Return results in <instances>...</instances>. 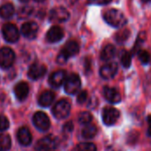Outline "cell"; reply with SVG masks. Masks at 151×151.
Wrapping results in <instances>:
<instances>
[{
    "label": "cell",
    "mask_w": 151,
    "mask_h": 151,
    "mask_svg": "<svg viewBox=\"0 0 151 151\" xmlns=\"http://www.w3.org/2000/svg\"><path fill=\"white\" fill-rule=\"evenodd\" d=\"M104 20L114 27H122L127 23L125 14L118 9H110L104 14Z\"/></svg>",
    "instance_id": "obj_1"
},
{
    "label": "cell",
    "mask_w": 151,
    "mask_h": 151,
    "mask_svg": "<svg viewBox=\"0 0 151 151\" xmlns=\"http://www.w3.org/2000/svg\"><path fill=\"white\" fill-rule=\"evenodd\" d=\"M80 46L75 41H69L65 43L61 52L58 54L57 58V62L58 64H65L67 59L71 57H73L79 53Z\"/></svg>",
    "instance_id": "obj_2"
},
{
    "label": "cell",
    "mask_w": 151,
    "mask_h": 151,
    "mask_svg": "<svg viewBox=\"0 0 151 151\" xmlns=\"http://www.w3.org/2000/svg\"><path fill=\"white\" fill-rule=\"evenodd\" d=\"M70 111H71L70 103L65 99H62L54 105L52 109V113L55 118L58 119H63L69 115Z\"/></svg>",
    "instance_id": "obj_3"
},
{
    "label": "cell",
    "mask_w": 151,
    "mask_h": 151,
    "mask_svg": "<svg viewBox=\"0 0 151 151\" xmlns=\"http://www.w3.org/2000/svg\"><path fill=\"white\" fill-rule=\"evenodd\" d=\"M81 86V81L78 74L72 73L69 75L65 81V91L69 95L76 94Z\"/></svg>",
    "instance_id": "obj_4"
},
{
    "label": "cell",
    "mask_w": 151,
    "mask_h": 151,
    "mask_svg": "<svg viewBox=\"0 0 151 151\" xmlns=\"http://www.w3.org/2000/svg\"><path fill=\"white\" fill-rule=\"evenodd\" d=\"M15 60V54L13 50L8 47L0 49V67L9 68L12 65Z\"/></svg>",
    "instance_id": "obj_5"
},
{
    "label": "cell",
    "mask_w": 151,
    "mask_h": 151,
    "mask_svg": "<svg viewBox=\"0 0 151 151\" xmlns=\"http://www.w3.org/2000/svg\"><path fill=\"white\" fill-rule=\"evenodd\" d=\"M2 34L4 40L8 42H15L19 40V33L15 25L7 23L2 27Z\"/></svg>",
    "instance_id": "obj_6"
},
{
    "label": "cell",
    "mask_w": 151,
    "mask_h": 151,
    "mask_svg": "<svg viewBox=\"0 0 151 151\" xmlns=\"http://www.w3.org/2000/svg\"><path fill=\"white\" fill-rule=\"evenodd\" d=\"M120 117V112L112 107L104 108L102 113V119L106 126H113L119 120Z\"/></svg>",
    "instance_id": "obj_7"
},
{
    "label": "cell",
    "mask_w": 151,
    "mask_h": 151,
    "mask_svg": "<svg viewBox=\"0 0 151 151\" xmlns=\"http://www.w3.org/2000/svg\"><path fill=\"white\" fill-rule=\"evenodd\" d=\"M70 17L69 12L64 7H56L50 12V20L51 22H65Z\"/></svg>",
    "instance_id": "obj_8"
},
{
    "label": "cell",
    "mask_w": 151,
    "mask_h": 151,
    "mask_svg": "<svg viewBox=\"0 0 151 151\" xmlns=\"http://www.w3.org/2000/svg\"><path fill=\"white\" fill-rule=\"evenodd\" d=\"M58 145V141L55 137L50 135L46 136L36 142L35 150L37 151H48L53 150Z\"/></svg>",
    "instance_id": "obj_9"
},
{
    "label": "cell",
    "mask_w": 151,
    "mask_h": 151,
    "mask_svg": "<svg viewBox=\"0 0 151 151\" xmlns=\"http://www.w3.org/2000/svg\"><path fill=\"white\" fill-rule=\"evenodd\" d=\"M34 125L41 131H47L50 127V122L48 116L42 111H37L33 117Z\"/></svg>",
    "instance_id": "obj_10"
},
{
    "label": "cell",
    "mask_w": 151,
    "mask_h": 151,
    "mask_svg": "<svg viewBox=\"0 0 151 151\" xmlns=\"http://www.w3.org/2000/svg\"><path fill=\"white\" fill-rule=\"evenodd\" d=\"M46 71H47V68L44 65L35 63L29 67L27 75L31 80H38L44 76V74L46 73Z\"/></svg>",
    "instance_id": "obj_11"
},
{
    "label": "cell",
    "mask_w": 151,
    "mask_h": 151,
    "mask_svg": "<svg viewBox=\"0 0 151 151\" xmlns=\"http://www.w3.org/2000/svg\"><path fill=\"white\" fill-rule=\"evenodd\" d=\"M118 72V65L115 62L108 63L101 67L100 69V75L103 79L110 80L113 78Z\"/></svg>",
    "instance_id": "obj_12"
},
{
    "label": "cell",
    "mask_w": 151,
    "mask_h": 151,
    "mask_svg": "<svg viewBox=\"0 0 151 151\" xmlns=\"http://www.w3.org/2000/svg\"><path fill=\"white\" fill-rule=\"evenodd\" d=\"M38 32V25L35 22L29 21L26 22L21 26V34L29 39L35 38Z\"/></svg>",
    "instance_id": "obj_13"
},
{
    "label": "cell",
    "mask_w": 151,
    "mask_h": 151,
    "mask_svg": "<svg viewBox=\"0 0 151 151\" xmlns=\"http://www.w3.org/2000/svg\"><path fill=\"white\" fill-rule=\"evenodd\" d=\"M66 79V73L64 70H58L54 72L49 78V82L51 87L58 88L60 87Z\"/></svg>",
    "instance_id": "obj_14"
},
{
    "label": "cell",
    "mask_w": 151,
    "mask_h": 151,
    "mask_svg": "<svg viewBox=\"0 0 151 151\" xmlns=\"http://www.w3.org/2000/svg\"><path fill=\"white\" fill-rule=\"evenodd\" d=\"M103 93H104V96L105 97V99L111 104H118L121 101L120 93L114 88L104 87Z\"/></svg>",
    "instance_id": "obj_15"
},
{
    "label": "cell",
    "mask_w": 151,
    "mask_h": 151,
    "mask_svg": "<svg viewBox=\"0 0 151 151\" xmlns=\"http://www.w3.org/2000/svg\"><path fill=\"white\" fill-rule=\"evenodd\" d=\"M64 37V31L58 26H53L48 31L46 39L49 42H58Z\"/></svg>",
    "instance_id": "obj_16"
},
{
    "label": "cell",
    "mask_w": 151,
    "mask_h": 151,
    "mask_svg": "<svg viewBox=\"0 0 151 151\" xmlns=\"http://www.w3.org/2000/svg\"><path fill=\"white\" fill-rule=\"evenodd\" d=\"M28 93H29L28 85L24 81L18 83L14 88V94H15L16 97L20 101L25 100L27 97Z\"/></svg>",
    "instance_id": "obj_17"
},
{
    "label": "cell",
    "mask_w": 151,
    "mask_h": 151,
    "mask_svg": "<svg viewBox=\"0 0 151 151\" xmlns=\"http://www.w3.org/2000/svg\"><path fill=\"white\" fill-rule=\"evenodd\" d=\"M19 142L23 146H28L32 142V135L27 127H20L17 134Z\"/></svg>",
    "instance_id": "obj_18"
},
{
    "label": "cell",
    "mask_w": 151,
    "mask_h": 151,
    "mask_svg": "<svg viewBox=\"0 0 151 151\" xmlns=\"http://www.w3.org/2000/svg\"><path fill=\"white\" fill-rule=\"evenodd\" d=\"M54 98H55V94L52 92V91H44L42 92L40 96H39V104L42 107H48L50 106L52 102L54 101Z\"/></svg>",
    "instance_id": "obj_19"
},
{
    "label": "cell",
    "mask_w": 151,
    "mask_h": 151,
    "mask_svg": "<svg viewBox=\"0 0 151 151\" xmlns=\"http://www.w3.org/2000/svg\"><path fill=\"white\" fill-rule=\"evenodd\" d=\"M115 47L112 44H107L101 52V59L104 61H109L115 56Z\"/></svg>",
    "instance_id": "obj_20"
},
{
    "label": "cell",
    "mask_w": 151,
    "mask_h": 151,
    "mask_svg": "<svg viewBox=\"0 0 151 151\" xmlns=\"http://www.w3.org/2000/svg\"><path fill=\"white\" fill-rule=\"evenodd\" d=\"M14 14V6L11 3H6L0 7V17L3 19H10Z\"/></svg>",
    "instance_id": "obj_21"
},
{
    "label": "cell",
    "mask_w": 151,
    "mask_h": 151,
    "mask_svg": "<svg viewBox=\"0 0 151 151\" xmlns=\"http://www.w3.org/2000/svg\"><path fill=\"white\" fill-rule=\"evenodd\" d=\"M97 134V128L94 125H86V127L81 131V135L85 139H92Z\"/></svg>",
    "instance_id": "obj_22"
},
{
    "label": "cell",
    "mask_w": 151,
    "mask_h": 151,
    "mask_svg": "<svg viewBox=\"0 0 151 151\" xmlns=\"http://www.w3.org/2000/svg\"><path fill=\"white\" fill-rule=\"evenodd\" d=\"M120 61H121L122 65L125 68L130 67L131 66V63H132V55H131V53L127 51V50H123L121 52Z\"/></svg>",
    "instance_id": "obj_23"
},
{
    "label": "cell",
    "mask_w": 151,
    "mask_h": 151,
    "mask_svg": "<svg viewBox=\"0 0 151 151\" xmlns=\"http://www.w3.org/2000/svg\"><path fill=\"white\" fill-rule=\"evenodd\" d=\"M12 141L8 134H0V150H8L11 148Z\"/></svg>",
    "instance_id": "obj_24"
},
{
    "label": "cell",
    "mask_w": 151,
    "mask_h": 151,
    "mask_svg": "<svg viewBox=\"0 0 151 151\" xmlns=\"http://www.w3.org/2000/svg\"><path fill=\"white\" fill-rule=\"evenodd\" d=\"M129 36H130V31L128 29H122L116 34L115 40L119 43H123L129 38Z\"/></svg>",
    "instance_id": "obj_25"
},
{
    "label": "cell",
    "mask_w": 151,
    "mask_h": 151,
    "mask_svg": "<svg viewBox=\"0 0 151 151\" xmlns=\"http://www.w3.org/2000/svg\"><path fill=\"white\" fill-rule=\"evenodd\" d=\"M33 8L31 6H23L18 12V17L20 19H27L31 15Z\"/></svg>",
    "instance_id": "obj_26"
},
{
    "label": "cell",
    "mask_w": 151,
    "mask_h": 151,
    "mask_svg": "<svg viewBox=\"0 0 151 151\" xmlns=\"http://www.w3.org/2000/svg\"><path fill=\"white\" fill-rule=\"evenodd\" d=\"M79 122L82 125H88L92 121V115L88 111H83L79 115Z\"/></svg>",
    "instance_id": "obj_27"
},
{
    "label": "cell",
    "mask_w": 151,
    "mask_h": 151,
    "mask_svg": "<svg viewBox=\"0 0 151 151\" xmlns=\"http://www.w3.org/2000/svg\"><path fill=\"white\" fill-rule=\"evenodd\" d=\"M96 146L91 142L81 143L78 146V151H96Z\"/></svg>",
    "instance_id": "obj_28"
},
{
    "label": "cell",
    "mask_w": 151,
    "mask_h": 151,
    "mask_svg": "<svg viewBox=\"0 0 151 151\" xmlns=\"http://www.w3.org/2000/svg\"><path fill=\"white\" fill-rule=\"evenodd\" d=\"M138 58H139L140 61L144 65L148 64L150 61V55L146 50H140L138 52Z\"/></svg>",
    "instance_id": "obj_29"
},
{
    "label": "cell",
    "mask_w": 151,
    "mask_h": 151,
    "mask_svg": "<svg viewBox=\"0 0 151 151\" xmlns=\"http://www.w3.org/2000/svg\"><path fill=\"white\" fill-rule=\"evenodd\" d=\"M144 38H145V33H141L136 40V42H135V45L134 47V53H136V52H139L140 51V47L142 46V44L144 42Z\"/></svg>",
    "instance_id": "obj_30"
},
{
    "label": "cell",
    "mask_w": 151,
    "mask_h": 151,
    "mask_svg": "<svg viewBox=\"0 0 151 151\" xmlns=\"http://www.w3.org/2000/svg\"><path fill=\"white\" fill-rule=\"evenodd\" d=\"M9 127V121L4 116H0V131H4Z\"/></svg>",
    "instance_id": "obj_31"
},
{
    "label": "cell",
    "mask_w": 151,
    "mask_h": 151,
    "mask_svg": "<svg viewBox=\"0 0 151 151\" xmlns=\"http://www.w3.org/2000/svg\"><path fill=\"white\" fill-rule=\"evenodd\" d=\"M87 98H88V93H87V91H85V90L81 91L78 94V96H77V102L79 104H83V103L86 102Z\"/></svg>",
    "instance_id": "obj_32"
},
{
    "label": "cell",
    "mask_w": 151,
    "mask_h": 151,
    "mask_svg": "<svg viewBox=\"0 0 151 151\" xmlns=\"http://www.w3.org/2000/svg\"><path fill=\"white\" fill-rule=\"evenodd\" d=\"M63 130H64V132H65V133H71V132L73 130V123H72V122H67V123L64 126Z\"/></svg>",
    "instance_id": "obj_33"
},
{
    "label": "cell",
    "mask_w": 151,
    "mask_h": 151,
    "mask_svg": "<svg viewBox=\"0 0 151 151\" xmlns=\"http://www.w3.org/2000/svg\"><path fill=\"white\" fill-rule=\"evenodd\" d=\"M111 0H88L89 4H107Z\"/></svg>",
    "instance_id": "obj_34"
},
{
    "label": "cell",
    "mask_w": 151,
    "mask_h": 151,
    "mask_svg": "<svg viewBox=\"0 0 151 151\" xmlns=\"http://www.w3.org/2000/svg\"><path fill=\"white\" fill-rule=\"evenodd\" d=\"M85 69H86V71L90 70V60L88 58H86V60H85Z\"/></svg>",
    "instance_id": "obj_35"
},
{
    "label": "cell",
    "mask_w": 151,
    "mask_h": 151,
    "mask_svg": "<svg viewBox=\"0 0 151 151\" xmlns=\"http://www.w3.org/2000/svg\"><path fill=\"white\" fill-rule=\"evenodd\" d=\"M148 123H149V130H148V134L151 137V116L148 117Z\"/></svg>",
    "instance_id": "obj_36"
},
{
    "label": "cell",
    "mask_w": 151,
    "mask_h": 151,
    "mask_svg": "<svg viewBox=\"0 0 151 151\" xmlns=\"http://www.w3.org/2000/svg\"><path fill=\"white\" fill-rule=\"evenodd\" d=\"M35 2H38V3H41V2H43V1H45V0H35Z\"/></svg>",
    "instance_id": "obj_37"
},
{
    "label": "cell",
    "mask_w": 151,
    "mask_h": 151,
    "mask_svg": "<svg viewBox=\"0 0 151 151\" xmlns=\"http://www.w3.org/2000/svg\"><path fill=\"white\" fill-rule=\"evenodd\" d=\"M142 2H145V3H148V2H150L151 0H142Z\"/></svg>",
    "instance_id": "obj_38"
},
{
    "label": "cell",
    "mask_w": 151,
    "mask_h": 151,
    "mask_svg": "<svg viewBox=\"0 0 151 151\" xmlns=\"http://www.w3.org/2000/svg\"><path fill=\"white\" fill-rule=\"evenodd\" d=\"M20 1H22V2H27V1H28V0H20Z\"/></svg>",
    "instance_id": "obj_39"
},
{
    "label": "cell",
    "mask_w": 151,
    "mask_h": 151,
    "mask_svg": "<svg viewBox=\"0 0 151 151\" xmlns=\"http://www.w3.org/2000/svg\"><path fill=\"white\" fill-rule=\"evenodd\" d=\"M48 151H52V150H48Z\"/></svg>",
    "instance_id": "obj_40"
},
{
    "label": "cell",
    "mask_w": 151,
    "mask_h": 151,
    "mask_svg": "<svg viewBox=\"0 0 151 151\" xmlns=\"http://www.w3.org/2000/svg\"><path fill=\"white\" fill-rule=\"evenodd\" d=\"M0 151H2V150H0Z\"/></svg>",
    "instance_id": "obj_41"
}]
</instances>
